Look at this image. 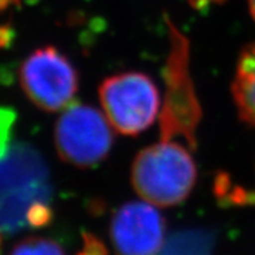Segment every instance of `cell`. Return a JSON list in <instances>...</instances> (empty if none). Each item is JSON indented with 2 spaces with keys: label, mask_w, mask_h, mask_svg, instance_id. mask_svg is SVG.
<instances>
[{
  "label": "cell",
  "mask_w": 255,
  "mask_h": 255,
  "mask_svg": "<svg viewBox=\"0 0 255 255\" xmlns=\"http://www.w3.org/2000/svg\"><path fill=\"white\" fill-rule=\"evenodd\" d=\"M171 50L165 64V101L159 114L160 139L185 143L195 150L202 112L189 71L188 39L171 21Z\"/></svg>",
  "instance_id": "3957f363"
},
{
  "label": "cell",
  "mask_w": 255,
  "mask_h": 255,
  "mask_svg": "<svg viewBox=\"0 0 255 255\" xmlns=\"http://www.w3.org/2000/svg\"><path fill=\"white\" fill-rule=\"evenodd\" d=\"M0 250H1V233H0Z\"/></svg>",
  "instance_id": "2e32d148"
},
{
  "label": "cell",
  "mask_w": 255,
  "mask_h": 255,
  "mask_svg": "<svg viewBox=\"0 0 255 255\" xmlns=\"http://www.w3.org/2000/svg\"><path fill=\"white\" fill-rule=\"evenodd\" d=\"M18 77L29 101L46 112L67 108L77 94V71L54 46L33 51L21 64Z\"/></svg>",
  "instance_id": "8992f818"
},
{
  "label": "cell",
  "mask_w": 255,
  "mask_h": 255,
  "mask_svg": "<svg viewBox=\"0 0 255 255\" xmlns=\"http://www.w3.org/2000/svg\"><path fill=\"white\" fill-rule=\"evenodd\" d=\"M104 250L103 246L97 241V240H90L86 244V248H85V253L82 255H103Z\"/></svg>",
  "instance_id": "7c38bea8"
},
{
  "label": "cell",
  "mask_w": 255,
  "mask_h": 255,
  "mask_svg": "<svg viewBox=\"0 0 255 255\" xmlns=\"http://www.w3.org/2000/svg\"><path fill=\"white\" fill-rule=\"evenodd\" d=\"M50 172L37 150L10 146L0 160V233L29 228V216L39 205H50Z\"/></svg>",
  "instance_id": "6da1fadb"
},
{
  "label": "cell",
  "mask_w": 255,
  "mask_h": 255,
  "mask_svg": "<svg viewBox=\"0 0 255 255\" xmlns=\"http://www.w3.org/2000/svg\"><path fill=\"white\" fill-rule=\"evenodd\" d=\"M10 255H65V252L54 240L29 237L18 242L12 249Z\"/></svg>",
  "instance_id": "30bf717a"
},
{
  "label": "cell",
  "mask_w": 255,
  "mask_h": 255,
  "mask_svg": "<svg viewBox=\"0 0 255 255\" xmlns=\"http://www.w3.org/2000/svg\"><path fill=\"white\" fill-rule=\"evenodd\" d=\"M16 114L10 108L0 107V160L9 151V141L13 129Z\"/></svg>",
  "instance_id": "8fae6325"
},
{
  "label": "cell",
  "mask_w": 255,
  "mask_h": 255,
  "mask_svg": "<svg viewBox=\"0 0 255 255\" xmlns=\"http://www.w3.org/2000/svg\"><path fill=\"white\" fill-rule=\"evenodd\" d=\"M99 99L111 127L124 135L141 134L160 114L158 86L141 72L107 77L99 86Z\"/></svg>",
  "instance_id": "277c9868"
},
{
  "label": "cell",
  "mask_w": 255,
  "mask_h": 255,
  "mask_svg": "<svg viewBox=\"0 0 255 255\" xmlns=\"http://www.w3.org/2000/svg\"><path fill=\"white\" fill-rule=\"evenodd\" d=\"M211 240L202 232H185L175 236L156 255H208Z\"/></svg>",
  "instance_id": "9c48e42d"
},
{
  "label": "cell",
  "mask_w": 255,
  "mask_h": 255,
  "mask_svg": "<svg viewBox=\"0 0 255 255\" xmlns=\"http://www.w3.org/2000/svg\"><path fill=\"white\" fill-rule=\"evenodd\" d=\"M232 94L240 118L255 128V43L246 46L240 55Z\"/></svg>",
  "instance_id": "ba28073f"
},
{
  "label": "cell",
  "mask_w": 255,
  "mask_h": 255,
  "mask_svg": "<svg viewBox=\"0 0 255 255\" xmlns=\"http://www.w3.org/2000/svg\"><path fill=\"white\" fill-rule=\"evenodd\" d=\"M193 148L163 141L138 152L131 167V184L143 201L159 207L177 206L188 198L197 181Z\"/></svg>",
  "instance_id": "7a4b0ae2"
},
{
  "label": "cell",
  "mask_w": 255,
  "mask_h": 255,
  "mask_svg": "<svg viewBox=\"0 0 255 255\" xmlns=\"http://www.w3.org/2000/svg\"><path fill=\"white\" fill-rule=\"evenodd\" d=\"M9 27L8 26H0V46L8 43L9 42Z\"/></svg>",
  "instance_id": "5bb4252c"
},
{
  "label": "cell",
  "mask_w": 255,
  "mask_h": 255,
  "mask_svg": "<svg viewBox=\"0 0 255 255\" xmlns=\"http://www.w3.org/2000/svg\"><path fill=\"white\" fill-rule=\"evenodd\" d=\"M249 8H250V13L253 18L255 20V0H249Z\"/></svg>",
  "instance_id": "9a60e30c"
},
{
  "label": "cell",
  "mask_w": 255,
  "mask_h": 255,
  "mask_svg": "<svg viewBox=\"0 0 255 255\" xmlns=\"http://www.w3.org/2000/svg\"><path fill=\"white\" fill-rule=\"evenodd\" d=\"M110 235L118 255H156L164 246L165 220L150 202H128L112 216Z\"/></svg>",
  "instance_id": "52a82bcc"
},
{
  "label": "cell",
  "mask_w": 255,
  "mask_h": 255,
  "mask_svg": "<svg viewBox=\"0 0 255 255\" xmlns=\"http://www.w3.org/2000/svg\"><path fill=\"white\" fill-rule=\"evenodd\" d=\"M54 134L59 156L77 168L99 164L114 146L110 121L89 104L68 106L56 121Z\"/></svg>",
  "instance_id": "5b68a950"
},
{
  "label": "cell",
  "mask_w": 255,
  "mask_h": 255,
  "mask_svg": "<svg viewBox=\"0 0 255 255\" xmlns=\"http://www.w3.org/2000/svg\"><path fill=\"white\" fill-rule=\"evenodd\" d=\"M191 7L194 9H206V8H210L212 5H216V4H220L225 0H186Z\"/></svg>",
  "instance_id": "4fadbf2b"
}]
</instances>
